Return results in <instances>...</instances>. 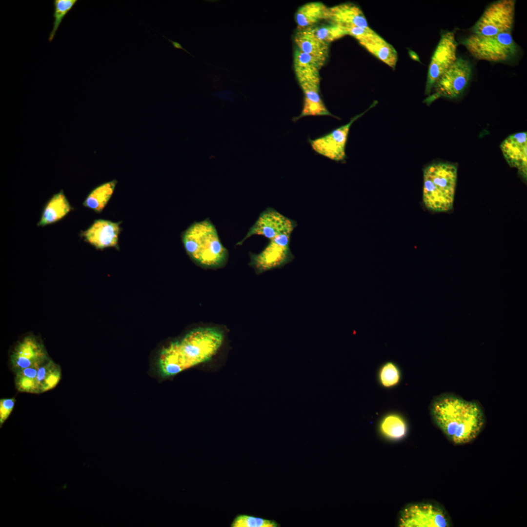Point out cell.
Listing matches in <instances>:
<instances>
[{
  "label": "cell",
  "mask_w": 527,
  "mask_h": 527,
  "mask_svg": "<svg viewBox=\"0 0 527 527\" xmlns=\"http://www.w3.org/2000/svg\"><path fill=\"white\" fill-rule=\"evenodd\" d=\"M230 526L231 527H280V525L274 520L246 514H239L234 518Z\"/></svg>",
  "instance_id": "29"
},
{
  "label": "cell",
  "mask_w": 527,
  "mask_h": 527,
  "mask_svg": "<svg viewBox=\"0 0 527 527\" xmlns=\"http://www.w3.org/2000/svg\"><path fill=\"white\" fill-rule=\"evenodd\" d=\"M121 222L99 219L81 233V236L97 249L118 247Z\"/></svg>",
  "instance_id": "15"
},
{
  "label": "cell",
  "mask_w": 527,
  "mask_h": 527,
  "mask_svg": "<svg viewBox=\"0 0 527 527\" xmlns=\"http://www.w3.org/2000/svg\"><path fill=\"white\" fill-rule=\"evenodd\" d=\"M502 153L510 166L518 169L526 179L527 174V133L508 136L501 144Z\"/></svg>",
  "instance_id": "16"
},
{
  "label": "cell",
  "mask_w": 527,
  "mask_h": 527,
  "mask_svg": "<svg viewBox=\"0 0 527 527\" xmlns=\"http://www.w3.org/2000/svg\"><path fill=\"white\" fill-rule=\"evenodd\" d=\"M329 8L320 1L309 2L301 6L295 15L298 31L315 25L319 21L327 20Z\"/></svg>",
  "instance_id": "19"
},
{
  "label": "cell",
  "mask_w": 527,
  "mask_h": 527,
  "mask_svg": "<svg viewBox=\"0 0 527 527\" xmlns=\"http://www.w3.org/2000/svg\"><path fill=\"white\" fill-rule=\"evenodd\" d=\"M73 209L63 191L54 194L45 205L37 225L44 226L62 219Z\"/></svg>",
  "instance_id": "18"
},
{
  "label": "cell",
  "mask_w": 527,
  "mask_h": 527,
  "mask_svg": "<svg viewBox=\"0 0 527 527\" xmlns=\"http://www.w3.org/2000/svg\"><path fill=\"white\" fill-rule=\"evenodd\" d=\"M457 178V167L449 163H433L424 169L423 201L427 209L440 212L452 208Z\"/></svg>",
  "instance_id": "4"
},
{
  "label": "cell",
  "mask_w": 527,
  "mask_h": 527,
  "mask_svg": "<svg viewBox=\"0 0 527 527\" xmlns=\"http://www.w3.org/2000/svg\"><path fill=\"white\" fill-rule=\"evenodd\" d=\"M472 72L469 62L462 58H457L438 79L433 88L435 92L428 101L440 97L449 99L458 97L468 85Z\"/></svg>",
  "instance_id": "8"
},
{
  "label": "cell",
  "mask_w": 527,
  "mask_h": 527,
  "mask_svg": "<svg viewBox=\"0 0 527 527\" xmlns=\"http://www.w3.org/2000/svg\"><path fill=\"white\" fill-rule=\"evenodd\" d=\"M15 398L1 399L0 400V426L2 427L4 422L8 419L15 405Z\"/></svg>",
  "instance_id": "31"
},
{
  "label": "cell",
  "mask_w": 527,
  "mask_h": 527,
  "mask_svg": "<svg viewBox=\"0 0 527 527\" xmlns=\"http://www.w3.org/2000/svg\"><path fill=\"white\" fill-rule=\"evenodd\" d=\"M307 29L318 39L327 44L346 35L342 27L332 23L327 25H315Z\"/></svg>",
  "instance_id": "26"
},
{
  "label": "cell",
  "mask_w": 527,
  "mask_h": 527,
  "mask_svg": "<svg viewBox=\"0 0 527 527\" xmlns=\"http://www.w3.org/2000/svg\"><path fill=\"white\" fill-rule=\"evenodd\" d=\"M407 425L403 418L397 414L385 416L380 424V431L386 438L393 440L404 438L407 433Z\"/></svg>",
  "instance_id": "25"
},
{
  "label": "cell",
  "mask_w": 527,
  "mask_h": 527,
  "mask_svg": "<svg viewBox=\"0 0 527 527\" xmlns=\"http://www.w3.org/2000/svg\"><path fill=\"white\" fill-rule=\"evenodd\" d=\"M117 181L103 183L93 189L85 198L83 205L97 213H101L111 198Z\"/></svg>",
  "instance_id": "22"
},
{
  "label": "cell",
  "mask_w": 527,
  "mask_h": 527,
  "mask_svg": "<svg viewBox=\"0 0 527 527\" xmlns=\"http://www.w3.org/2000/svg\"><path fill=\"white\" fill-rule=\"evenodd\" d=\"M450 525L445 512L430 504L407 506L401 515L399 526L402 527H446Z\"/></svg>",
  "instance_id": "12"
},
{
  "label": "cell",
  "mask_w": 527,
  "mask_h": 527,
  "mask_svg": "<svg viewBox=\"0 0 527 527\" xmlns=\"http://www.w3.org/2000/svg\"><path fill=\"white\" fill-rule=\"evenodd\" d=\"M50 359L41 339L31 334L19 340L9 356L10 367L14 374L29 367L40 366Z\"/></svg>",
  "instance_id": "9"
},
{
  "label": "cell",
  "mask_w": 527,
  "mask_h": 527,
  "mask_svg": "<svg viewBox=\"0 0 527 527\" xmlns=\"http://www.w3.org/2000/svg\"><path fill=\"white\" fill-rule=\"evenodd\" d=\"M430 411L436 425L456 445L473 441L485 424V415L479 403L451 393L436 397L431 403Z\"/></svg>",
  "instance_id": "1"
},
{
  "label": "cell",
  "mask_w": 527,
  "mask_h": 527,
  "mask_svg": "<svg viewBox=\"0 0 527 527\" xmlns=\"http://www.w3.org/2000/svg\"><path fill=\"white\" fill-rule=\"evenodd\" d=\"M294 41L297 48L312 56L326 60L328 55V44L318 39L306 29L296 33Z\"/></svg>",
  "instance_id": "21"
},
{
  "label": "cell",
  "mask_w": 527,
  "mask_h": 527,
  "mask_svg": "<svg viewBox=\"0 0 527 527\" xmlns=\"http://www.w3.org/2000/svg\"><path fill=\"white\" fill-rule=\"evenodd\" d=\"M304 95L301 114L293 119L297 121L306 116H329L337 118L327 109L320 94L319 74L297 77Z\"/></svg>",
  "instance_id": "14"
},
{
  "label": "cell",
  "mask_w": 527,
  "mask_h": 527,
  "mask_svg": "<svg viewBox=\"0 0 527 527\" xmlns=\"http://www.w3.org/2000/svg\"><path fill=\"white\" fill-rule=\"evenodd\" d=\"M515 1L500 0L489 5L473 26V34L490 36L511 31Z\"/></svg>",
  "instance_id": "6"
},
{
  "label": "cell",
  "mask_w": 527,
  "mask_h": 527,
  "mask_svg": "<svg viewBox=\"0 0 527 527\" xmlns=\"http://www.w3.org/2000/svg\"><path fill=\"white\" fill-rule=\"evenodd\" d=\"M327 20L330 23L342 27H369L362 10L351 2L344 3L329 8Z\"/></svg>",
  "instance_id": "17"
},
{
  "label": "cell",
  "mask_w": 527,
  "mask_h": 527,
  "mask_svg": "<svg viewBox=\"0 0 527 527\" xmlns=\"http://www.w3.org/2000/svg\"><path fill=\"white\" fill-rule=\"evenodd\" d=\"M212 95L221 98L223 100L230 101L232 102L234 101V97H235V92L232 90H225L222 91L212 93Z\"/></svg>",
  "instance_id": "32"
},
{
  "label": "cell",
  "mask_w": 527,
  "mask_h": 527,
  "mask_svg": "<svg viewBox=\"0 0 527 527\" xmlns=\"http://www.w3.org/2000/svg\"><path fill=\"white\" fill-rule=\"evenodd\" d=\"M378 378L380 384L383 387H392L399 383L401 379L400 371L396 364L391 362H387L380 368Z\"/></svg>",
  "instance_id": "28"
},
{
  "label": "cell",
  "mask_w": 527,
  "mask_h": 527,
  "mask_svg": "<svg viewBox=\"0 0 527 527\" xmlns=\"http://www.w3.org/2000/svg\"><path fill=\"white\" fill-rule=\"evenodd\" d=\"M78 2L77 0H54V10L53 14L54 21L53 28L50 32L48 41L51 42L54 38L56 32L63 18L73 8Z\"/></svg>",
  "instance_id": "27"
},
{
  "label": "cell",
  "mask_w": 527,
  "mask_h": 527,
  "mask_svg": "<svg viewBox=\"0 0 527 527\" xmlns=\"http://www.w3.org/2000/svg\"><path fill=\"white\" fill-rule=\"evenodd\" d=\"M359 42L380 60L391 68H395L398 58L396 50L376 32Z\"/></svg>",
  "instance_id": "20"
},
{
  "label": "cell",
  "mask_w": 527,
  "mask_h": 527,
  "mask_svg": "<svg viewBox=\"0 0 527 527\" xmlns=\"http://www.w3.org/2000/svg\"><path fill=\"white\" fill-rule=\"evenodd\" d=\"M365 113L356 115L346 124L322 136L309 142L313 150L329 159L341 162L345 160V145L350 127L352 123Z\"/></svg>",
  "instance_id": "11"
},
{
  "label": "cell",
  "mask_w": 527,
  "mask_h": 527,
  "mask_svg": "<svg viewBox=\"0 0 527 527\" xmlns=\"http://www.w3.org/2000/svg\"><path fill=\"white\" fill-rule=\"evenodd\" d=\"M297 226L295 220L285 217L273 208L268 207L261 213L240 243H242L253 235H262L269 240L279 235H291Z\"/></svg>",
  "instance_id": "13"
},
{
  "label": "cell",
  "mask_w": 527,
  "mask_h": 527,
  "mask_svg": "<svg viewBox=\"0 0 527 527\" xmlns=\"http://www.w3.org/2000/svg\"><path fill=\"white\" fill-rule=\"evenodd\" d=\"M15 375V386L19 391L40 394L37 378L30 377L20 373H17Z\"/></svg>",
  "instance_id": "30"
},
{
  "label": "cell",
  "mask_w": 527,
  "mask_h": 527,
  "mask_svg": "<svg viewBox=\"0 0 527 527\" xmlns=\"http://www.w3.org/2000/svg\"><path fill=\"white\" fill-rule=\"evenodd\" d=\"M291 235H279L270 240L265 247L258 254H251L250 265L257 274L280 268L291 262L295 257L290 246Z\"/></svg>",
  "instance_id": "7"
},
{
  "label": "cell",
  "mask_w": 527,
  "mask_h": 527,
  "mask_svg": "<svg viewBox=\"0 0 527 527\" xmlns=\"http://www.w3.org/2000/svg\"><path fill=\"white\" fill-rule=\"evenodd\" d=\"M463 43L474 58L490 62L508 61L516 55L518 50L511 31L490 36L472 34Z\"/></svg>",
  "instance_id": "5"
},
{
  "label": "cell",
  "mask_w": 527,
  "mask_h": 527,
  "mask_svg": "<svg viewBox=\"0 0 527 527\" xmlns=\"http://www.w3.org/2000/svg\"><path fill=\"white\" fill-rule=\"evenodd\" d=\"M458 43L455 34H443L431 57L427 72L425 92L429 94L441 75L455 61Z\"/></svg>",
  "instance_id": "10"
},
{
  "label": "cell",
  "mask_w": 527,
  "mask_h": 527,
  "mask_svg": "<svg viewBox=\"0 0 527 527\" xmlns=\"http://www.w3.org/2000/svg\"><path fill=\"white\" fill-rule=\"evenodd\" d=\"M61 377V367L51 358L38 368L37 380L40 393L51 390L58 384Z\"/></svg>",
  "instance_id": "23"
},
{
  "label": "cell",
  "mask_w": 527,
  "mask_h": 527,
  "mask_svg": "<svg viewBox=\"0 0 527 527\" xmlns=\"http://www.w3.org/2000/svg\"><path fill=\"white\" fill-rule=\"evenodd\" d=\"M326 60L304 53L296 48L294 55V67L296 76L319 74Z\"/></svg>",
  "instance_id": "24"
},
{
  "label": "cell",
  "mask_w": 527,
  "mask_h": 527,
  "mask_svg": "<svg viewBox=\"0 0 527 527\" xmlns=\"http://www.w3.org/2000/svg\"><path fill=\"white\" fill-rule=\"evenodd\" d=\"M223 332L215 327L193 329L161 351L158 367L164 377L175 375L210 360L223 341Z\"/></svg>",
  "instance_id": "2"
},
{
  "label": "cell",
  "mask_w": 527,
  "mask_h": 527,
  "mask_svg": "<svg viewBox=\"0 0 527 527\" xmlns=\"http://www.w3.org/2000/svg\"><path fill=\"white\" fill-rule=\"evenodd\" d=\"M182 241L190 257L203 267L215 268L226 262L227 250L208 220L195 222L182 234Z\"/></svg>",
  "instance_id": "3"
},
{
  "label": "cell",
  "mask_w": 527,
  "mask_h": 527,
  "mask_svg": "<svg viewBox=\"0 0 527 527\" xmlns=\"http://www.w3.org/2000/svg\"><path fill=\"white\" fill-rule=\"evenodd\" d=\"M162 37H163L164 38L166 39V40H167V41H169V42L171 43V44H172V45L173 47H174V48H175V49H181V50H183V51H184V52H186V53H187V54H189L190 55H191V56L192 57H194V58L195 57V56H194V55H193L192 54H191V53H190L189 52H188V51H187V50H186V49H185L184 48H183V47H182V44H181L180 43H179V42H177V41H172V40H170V39H168V38H167V37H166L165 36H163V35H162Z\"/></svg>",
  "instance_id": "33"
}]
</instances>
